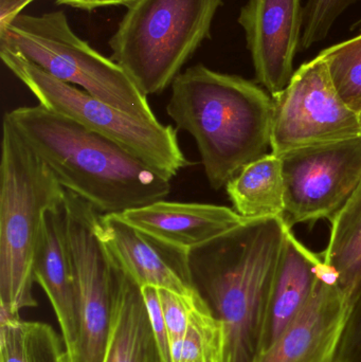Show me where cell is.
<instances>
[{"instance_id":"obj_1","label":"cell","mask_w":361,"mask_h":362,"mask_svg":"<svg viewBox=\"0 0 361 362\" xmlns=\"http://www.w3.org/2000/svg\"><path fill=\"white\" fill-rule=\"evenodd\" d=\"M285 217L248 219L189 251L193 287L224 327V362H254L264 350Z\"/></svg>"},{"instance_id":"obj_29","label":"cell","mask_w":361,"mask_h":362,"mask_svg":"<svg viewBox=\"0 0 361 362\" xmlns=\"http://www.w3.org/2000/svg\"><path fill=\"white\" fill-rule=\"evenodd\" d=\"M351 30H353V31H360V33H361V18L358 19V21L352 25Z\"/></svg>"},{"instance_id":"obj_18","label":"cell","mask_w":361,"mask_h":362,"mask_svg":"<svg viewBox=\"0 0 361 362\" xmlns=\"http://www.w3.org/2000/svg\"><path fill=\"white\" fill-rule=\"evenodd\" d=\"M229 199L248 219L285 217V187L280 156L271 153L242 169L226 185Z\"/></svg>"},{"instance_id":"obj_17","label":"cell","mask_w":361,"mask_h":362,"mask_svg":"<svg viewBox=\"0 0 361 362\" xmlns=\"http://www.w3.org/2000/svg\"><path fill=\"white\" fill-rule=\"evenodd\" d=\"M114 266L116 308L104 362H165L150 325L141 287L116 263Z\"/></svg>"},{"instance_id":"obj_30","label":"cell","mask_w":361,"mask_h":362,"mask_svg":"<svg viewBox=\"0 0 361 362\" xmlns=\"http://www.w3.org/2000/svg\"><path fill=\"white\" fill-rule=\"evenodd\" d=\"M358 123H360V136L361 137V112H358Z\"/></svg>"},{"instance_id":"obj_3","label":"cell","mask_w":361,"mask_h":362,"mask_svg":"<svg viewBox=\"0 0 361 362\" xmlns=\"http://www.w3.org/2000/svg\"><path fill=\"white\" fill-rule=\"evenodd\" d=\"M167 112L195 139L210 187H226L271 148L273 101L254 82L199 65L172 83Z\"/></svg>"},{"instance_id":"obj_27","label":"cell","mask_w":361,"mask_h":362,"mask_svg":"<svg viewBox=\"0 0 361 362\" xmlns=\"http://www.w3.org/2000/svg\"><path fill=\"white\" fill-rule=\"evenodd\" d=\"M138 1L139 0H57V4L81 8V10L91 11L112 6H124L129 8Z\"/></svg>"},{"instance_id":"obj_8","label":"cell","mask_w":361,"mask_h":362,"mask_svg":"<svg viewBox=\"0 0 361 362\" xmlns=\"http://www.w3.org/2000/svg\"><path fill=\"white\" fill-rule=\"evenodd\" d=\"M64 206L78 306V337L66 362H104L114 327L116 266L97 234L100 213L68 191Z\"/></svg>"},{"instance_id":"obj_5","label":"cell","mask_w":361,"mask_h":362,"mask_svg":"<svg viewBox=\"0 0 361 362\" xmlns=\"http://www.w3.org/2000/svg\"><path fill=\"white\" fill-rule=\"evenodd\" d=\"M223 0H139L110 40L112 57L148 97L165 91L210 37Z\"/></svg>"},{"instance_id":"obj_24","label":"cell","mask_w":361,"mask_h":362,"mask_svg":"<svg viewBox=\"0 0 361 362\" xmlns=\"http://www.w3.org/2000/svg\"><path fill=\"white\" fill-rule=\"evenodd\" d=\"M159 295L171 348V344L184 338L190 322L193 306L201 296L184 297L167 289L160 288Z\"/></svg>"},{"instance_id":"obj_4","label":"cell","mask_w":361,"mask_h":362,"mask_svg":"<svg viewBox=\"0 0 361 362\" xmlns=\"http://www.w3.org/2000/svg\"><path fill=\"white\" fill-rule=\"evenodd\" d=\"M66 189L4 119L0 161V312L35 308L33 263L47 213Z\"/></svg>"},{"instance_id":"obj_15","label":"cell","mask_w":361,"mask_h":362,"mask_svg":"<svg viewBox=\"0 0 361 362\" xmlns=\"http://www.w3.org/2000/svg\"><path fill=\"white\" fill-rule=\"evenodd\" d=\"M33 279L44 289L54 310L67 358L78 337V306L64 204L47 213L34 257Z\"/></svg>"},{"instance_id":"obj_16","label":"cell","mask_w":361,"mask_h":362,"mask_svg":"<svg viewBox=\"0 0 361 362\" xmlns=\"http://www.w3.org/2000/svg\"><path fill=\"white\" fill-rule=\"evenodd\" d=\"M324 265L322 257L312 252L295 236L288 221L269 302L264 350L298 316L311 297Z\"/></svg>"},{"instance_id":"obj_9","label":"cell","mask_w":361,"mask_h":362,"mask_svg":"<svg viewBox=\"0 0 361 362\" xmlns=\"http://www.w3.org/2000/svg\"><path fill=\"white\" fill-rule=\"evenodd\" d=\"M273 101L271 148L277 156L360 136L357 114L339 97L319 54L295 71Z\"/></svg>"},{"instance_id":"obj_13","label":"cell","mask_w":361,"mask_h":362,"mask_svg":"<svg viewBox=\"0 0 361 362\" xmlns=\"http://www.w3.org/2000/svg\"><path fill=\"white\" fill-rule=\"evenodd\" d=\"M97 230L112 261L140 287L199 296L191 280L189 251L134 227L120 214H100Z\"/></svg>"},{"instance_id":"obj_25","label":"cell","mask_w":361,"mask_h":362,"mask_svg":"<svg viewBox=\"0 0 361 362\" xmlns=\"http://www.w3.org/2000/svg\"><path fill=\"white\" fill-rule=\"evenodd\" d=\"M144 302L148 308L150 325L156 336L157 341L160 346L161 353L165 362H171V348H170V338L165 325V316H163L162 305H161L159 288L154 286L141 287Z\"/></svg>"},{"instance_id":"obj_21","label":"cell","mask_w":361,"mask_h":362,"mask_svg":"<svg viewBox=\"0 0 361 362\" xmlns=\"http://www.w3.org/2000/svg\"><path fill=\"white\" fill-rule=\"evenodd\" d=\"M224 327L199 298L184 338L171 344V362H224Z\"/></svg>"},{"instance_id":"obj_6","label":"cell","mask_w":361,"mask_h":362,"mask_svg":"<svg viewBox=\"0 0 361 362\" xmlns=\"http://www.w3.org/2000/svg\"><path fill=\"white\" fill-rule=\"evenodd\" d=\"M0 49L16 53L57 80L143 121L156 122L148 97L112 59L81 40L63 11L20 14L0 30Z\"/></svg>"},{"instance_id":"obj_11","label":"cell","mask_w":361,"mask_h":362,"mask_svg":"<svg viewBox=\"0 0 361 362\" xmlns=\"http://www.w3.org/2000/svg\"><path fill=\"white\" fill-rule=\"evenodd\" d=\"M351 308L336 274L324 264L298 316L254 362H338Z\"/></svg>"},{"instance_id":"obj_7","label":"cell","mask_w":361,"mask_h":362,"mask_svg":"<svg viewBox=\"0 0 361 362\" xmlns=\"http://www.w3.org/2000/svg\"><path fill=\"white\" fill-rule=\"evenodd\" d=\"M0 57L40 105L120 144L167 180L192 165L180 150L177 129L172 125L136 118L6 49H0Z\"/></svg>"},{"instance_id":"obj_20","label":"cell","mask_w":361,"mask_h":362,"mask_svg":"<svg viewBox=\"0 0 361 362\" xmlns=\"http://www.w3.org/2000/svg\"><path fill=\"white\" fill-rule=\"evenodd\" d=\"M63 344L47 323L0 312V362H66Z\"/></svg>"},{"instance_id":"obj_23","label":"cell","mask_w":361,"mask_h":362,"mask_svg":"<svg viewBox=\"0 0 361 362\" xmlns=\"http://www.w3.org/2000/svg\"><path fill=\"white\" fill-rule=\"evenodd\" d=\"M358 0H309L303 11L300 48H311L330 33L341 14Z\"/></svg>"},{"instance_id":"obj_22","label":"cell","mask_w":361,"mask_h":362,"mask_svg":"<svg viewBox=\"0 0 361 362\" xmlns=\"http://www.w3.org/2000/svg\"><path fill=\"white\" fill-rule=\"evenodd\" d=\"M328 65L339 97L356 114L361 112V33L319 53Z\"/></svg>"},{"instance_id":"obj_26","label":"cell","mask_w":361,"mask_h":362,"mask_svg":"<svg viewBox=\"0 0 361 362\" xmlns=\"http://www.w3.org/2000/svg\"><path fill=\"white\" fill-rule=\"evenodd\" d=\"M338 362H361V293L350 312L339 350Z\"/></svg>"},{"instance_id":"obj_19","label":"cell","mask_w":361,"mask_h":362,"mask_svg":"<svg viewBox=\"0 0 361 362\" xmlns=\"http://www.w3.org/2000/svg\"><path fill=\"white\" fill-rule=\"evenodd\" d=\"M331 221L330 243L321 257L353 305L361 293V183Z\"/></svg>"},{"instance_id":"obj_2","label":"cell","mask_w":361,"mask_h":362,"mask_svg":"<svg viewBox=\"0 0 361 362\" xmlns=\"http://www.w3.org/2000/svg\"><path fill=\"white\" fill-rule=\"evenodd\" d=\"M4 119L59 185L100 214H122L171 193V180L139 157L40 104L15 108Z\"/></svg>"},{"instance_id":"obj_14","label":"cell","mask_w":361,"mask_h":362,"mask_svg":"<svg viewBox=\"0 0 361 362\" xmlns=\"http://www.w3.org/2000/svg\"><path fill=\"white\" fill-rule=\"evenodd\" d=\"M120 215L134 227L187 251L248 221L228 206L165 200L131 209Z\"/></svg>"},{"instance_id":"obj_10","label":"cell","mask_w":361,"mask_h":362,"mask_svg":"<svg viewBox=\"0 0 361 362\" xmlns=\"http://www.w3.org/2000/svg\"><path fill=\"white\" fill-rule=\"evenodd\" d=\"M290 226L332 219L361 183V137L280 155Z\"/></svg>"},{"instance_id":"obj_12","label":"cell","mask_w":361,"mask_h":362,"mask_svg":"<svg viewBox=\"0 0 361 362\" xmlns=\"http://www.w3.org/2000/svg\"><path fill=\"white\" fill-rule=\"evenodd\" d=\"M303 11L301 0H248L239 12L256 81L271 97L283 91L294 76Z\"/></svg>"},{"instance_id":"obj_28","label":"cell","mask_w":361,"mask_h":362,"mask_svg":"<svg viewBox=\"0 0 361 362\" xmlns=\"http://www.w3.org/2000/svg\"><path fill=\"white\" fill-rule=\"evenodd\" d=\"M33 1L35 0H0V30L8 27Z\"/></svg>"}]
</instances>
